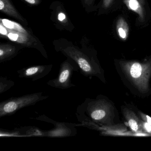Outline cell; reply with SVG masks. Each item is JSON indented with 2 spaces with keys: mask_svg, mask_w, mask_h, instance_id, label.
I'll list each match as a JSON object with an SVG mask.
<instances>
[{
  "mask_svg": "<svg viewBox=\"0 0 151 151\" xmlns=\"http://www.w3.org/2000/svg\"><path fill=\"white\" fill-rule=\"evenodd\" d=\"M1 23L6 28L9 29L14 30L15 31L27 34V32L22 26L17 23L12 22L7 19H1Z\"/></svg>",
  "mask_w": 151,
  "mask_h": 151,
  "instance_id": "5bb4252c",
  "label": "cell"
},
{
  "mask_svg": "<svg viewBox=\"0 0 151 151\" xmlns=\"http://www.w3.org/2000/svg\"><path fill=\"white\" fill-rule=\"evenodd\" d=\"M120 65L124 74L139 91H148L151 75V59L143 63L122 61Z\"/></svg>",
  "mask_w": 151,
  "mask_h": 151,
  "instance_id": "7a4b0ae2",
  "label": "cell"
},
{
  "mask_svg": "<svg viewBox=\"0 0 151 151\" xmlns=\"http://www.w3.org/2000/svg\"><path fill=\"white\" fill-rule=\"evenodd\" d=\"M26 2L31 5H34L38 3L39 0H24Z\"/></svg>",
  "mask_w": 151,
  "mask_h": 151,
  "instance_id": "7402d4cb",
  "label": "cell"
},
{
  "mask_svg": "<svg viewBox=\"0 0 151 151\" xmlns=\"http://www.w3.org/2000/svg\"><path fill=\"white\" fill-rule=\"evenodd\" d=\"M15 85V83L6 78L1 76L0 77V94H1L11 89Z\"/></svg>",
  "mask_w": 151,
  "mask_h": 151,
  "instance_id": "9a60e30c",
  "label": "cell"
},
{
  "mask_svg": "<svg viewBox=\"0 0 151 151\" xmlns=\"http://www.w3.org/2000/svg\"><path fill=\"white\" fill-rule=\"evenodd\" d=\"M48 98V96H44L43 93L39 92L9 98L0 103V118L14 114L22 109L33 106Z\"/></svg>",
  "mask_w": 151,
  "mask_h": 151,
  "instance_id": "277c9868",
  "label": "cell"
},
{
  "mask_svg": "<svg viewBox=\"0 0 151 151\" xmlns=\"http://www.w3.org/2000/svg\"><path fill=\"white\" fill-rule=\"evenodd\" d=\"M17 50L14 46L9 45H1L0 46V63L11 60L16 56Z\"/></svg>",
  "mask_w": 151,
  "mask_h": 151,
  "instance_id": "30bf717a",
  "label": "cell"
},
{
  "mask_svg": "<svg viewBox=\"0 0 151 151\" xmlns=\"http://www.w3.org/2000/svg\"><path fill=\"white\" fill-rule=\"evenodd\" d=\"M1 33L3 35H6L7 33L6 29L4 27H3L1 24Z\"/></svg>",
  "mask_w": 151,
  "mask_h": 151,
  "instance_id": "603a6c76",
  "label": "cell"
},
{
  "mask_svg": "<svg viewBox=\"0 0 151 151\" xmlns=\"http://www.w3.org/2000/svg\"><path fill=\"white\" fill-rule=\"evenodd\" d=\"M113 1V0H103V7L105 9H107L112 4Z\"/></svg>",
  "mask_w": 151,
  "mask_h": 151,
  "instance_id": "ffe728a7",
  "label": "cell"
},
{
  "mask_svg": "<svg viewBox=\"0 0 151 151\" xmlns=\"http://www.w3.org/2000/svg\"><path fill=\"white\" fill-rule=\"evenodd\" d=\"M0 9L1 12L8 15L12 17L17 20L24 22L14 7L9 0H0Z\"/></svg>",
  "mask_w": 151,
  "mask_h": 151,
  "instance_id": "8fae6325",
  "label": "cell"
},
{
  "mask_svg": "<svg viewBox=\"0 0 151 151\" xmlns=\"http://www.w3.org/2000/svg\"><path fill=\"white\" fill-rule=\"evenodd\" d=\"M1 137H21L19 132L17 129H15L14 130L6 131L1 129L0 132Z\"/></svg>",
  "mask_w": 151,
  "mask_h": 151,
  "instance_id": "e0dca14e",
  "label": "cell"
},
{
  "mask_svg": "<svg viewBox=\"0 0 151 151\" xmlns=\"http://www.w3.org/2000/svg\"><path fill=\"white\" fill-rule=\"evenodd\" d=\"M123 114L129 127L133 131L138 133L144 132L141 124V120L134 112L129 109L124 108L123 109Z\"/></svg>",
  "mask_w": 151,
  "mask_h": 151,
  "instance_id": "ba28073f",
  "label": "cell"
},
{
  "mask_svg": "<svg viewBox=\"0 0 151 151\" xmlns=\"http://www.w3.org/2000/svg\"><path fill=\"white\" fill-rule=\"evenodd\" d=\"M52 68V64L34 65L19 70L17 73L20 78H28L35 81L47 76Z\"/></svg>",
  "mask_w": 151,
  "mask_h": 151,
  "instance_id": "52a82bcc",
  "label": "cell"
},
{
  "mask_svg": "<svg viewBox=\"0 0 151 151\" xmlns=\"http://www.w3.org/2000/svg\"><path fill=\"white\" fill-rule=\"evenodd\" d=\"M94 0H84L85 3L86 5H91L92 4Z\"/></svg>",
  "mask_w": 151,
  "mask_h": 151,
  "instance_id": "cb8c5ba5",
  "label": "cell"
},
{
  "mask_svg": "<svg viewBox=\"0 0 151 151\" xmlns=\"http://www.w3.org/2000/svg\"><path fill=\"white\" fill-rule=\"evenodd\" d=\"M36 120L51 123L54 125V129L43 130L44 137L51 138H62L71 137L77 134L76 127L79 124L73 123L62 122L54 121L45 115L35 118Z\"/></svg>",
  "mask_w": 151,
  "mask_h": 151,
  "instance_id": "8992f818",
  "label": "cell"
},
{
  "mask_svg": "<svg viewBox=\"0 0 151 151\" xmlns=\"http://www.w3.org/2000/svg\"><path fill=\"white\" fill-rule=\"evenodd\" d=\"M113 108L103 98L86 99L77 108L76 114L79 126L87 127L91 124L108 125L114 117Z\"/></svg>",
  "mask_w": 151,
  "mask_h": 151,
  "instance_id": "6da1fadb",
  "label": "cell"
},
{
  "mask_svg": "<svg viewBox=\"0 0 151 151\" xmlns=\"http://www.w3.org/2000/svg\"><path fill=\"white\" fill-rule=\"evenodd\" d=\"M138 114L142 120L147 122L151 125V117L150 116L141 112H139Z\"/></svg>",
  "mask_w": 151,
  "mask_h": 151,
  "instance_id": "d6986e66",
  "label": "cell"
},
{
  "mask_svg": "<svg viewBox=\"0 0 151 151\" xmlns=\"http://www.w3.org/2000/svg\"><path fill=\"white\" fill-rule=\"evenodd\" d=\"M123 1L129 10L138 15L139 21H144L145 15L144 0H123Z\"/></svg>",
  "mask_w": 151,
  "mask_h": 151,
  "instance_id": "9c48e42d",
  "label": "cell"
},
{
  "mask_svg": "<svg viewBox=\"0 0 151 151\" xmlns=\"http://www.w3.org/2000/svg\"><path fill=\"white\" fill-rule=\"evenodd\" d=\"M58 50L76 63L79 67L80 73L84 76L99 77L101 74V70L99 64L92 56L83 50L73 46L63 47H60Z\"/></svg>",
  "mask_w": 151,
  "mask_h": 151,
  "instance_id": "3957f363",
  "label": "cell"
},
{
  "mask_svg": "<svg viewBox=\"0 0 151 151\" xmlns=\"http://www.w3.org/2000/svg\"><path fill=\"white\" fill-rule=\"evenodd\" d=\"M17 129L20 132L21 137H44L43 130L36 127L28 126Z\"/></svg>",
  "mask_w": 151,
  "mask_h": 151,
  "instance_id": "4fadbf2b",
  "label": "cell"
},
{
  "mask_svg": "<svg viewBox=\"0 0 151 151\" xmlns=\"http://www.w3.org/2000/svg\"><path fill=\"white\" fill-rule=\"evenodd\" d=\"M8 37L11 40L16 41L18 43H21V44H28V41H27V38L26 37L25 34L22 33V32L16 31L14 33L11 32L9 33Z\"/></svg>",
  "mask_w": 151,
  "mask_h": 151,
  "instance_id": "2e32d148",
  "label": "cell"
},
{
  "mask_svg": "<svg viewBox=\"0 0 151 151\" xmlns=\"http://www.w3.org/2000/svg\"><path fill=\"white\" fill-rule=\"evenodd\" d=\"M116 30L120 39L125 41L129 35V28L127 22L122 17H120L116 22Z\"/></svg>",
  "mask_w": 151,
  "mask_h": 151,
  "instance_id": "7c38bea8",
  "label": "cell"
},
{
  "mask_svg": "<svg viewBox=\"0 0 151 151\" xmlns=\"http://www.w3.org/2000/svg\"><path fill=\"white\" fill-rule=\"evenodd\" d=\"M141 124L143 130L145 132L151 134V125L145 121L141 120Z\"/></svg>",
  "mask_w": 151,
  "mask_h": 151,
  "instance_id": "ac0fdd59",
  "label": "cell"
},
{
  "mask_svg": "<svg viewBox=\"0 0 151 151\" xmlns=\"http://www.w3.org/2000/svg\"><path fill=\"white\" fill-rule=\"evenodd\" d=\"M79 70V67L76 63L68 58L61 64L57 77L49 80L47 85L62 90L76 87V86L72 83L71 78L74 71L78 72Z\"/></svg>",
  "mask_w": 151,
  "mask_h": 151,
  "instance_id": "5b68a950",
  "label": "cell"
},
{
  "mask_svg": "<svg viewBox=\"0 0 151 151\" xmlns=\"http://www.w3.org/2000/svg\"><path fill=\"white\" fill-rule=\"evenodd\" d=\"M58 18L59 21L62 22L64 19H65L66 17H65V14H63V13H60V14H59V15H58Z\"/></svg>",
  "mask_w": 151,
  "mask_h": 151,
  "instance_id": "44dd1931",
  "label": "cell"
}]
</instances>
